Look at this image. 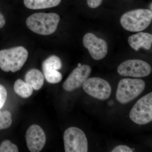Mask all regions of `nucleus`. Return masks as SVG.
Segmentation results:
<instances>
[{
  "instance_id": "obj_1",
  "label": "nucleus",
  "mask_w": 152,
  "mask_h": 152,
  "mask_svg": "<svg viewBox=\"0 0 152 152\" xmlns=\"http://www.w3.org/2000/svg\"><path fill=\"white\" fill-rule=\"evenodd\" d=\"M60 20L59 16L55 13H37L30 15L26 23L28 28L34 32L49 35L56 31Z\"/></svg>"
},
{
  "instance_id": "obj_2",
  "label": "nucleus",
  "mask_w": 152,
  "mask_h": 152,
  "mask_svg": "<svg viewBox=\"0 0 152 152\" xmlns=\"http://www.w3.org/2000/svg\"><path fill=\"white\" fill-rule=\"evenodd\" d=\"M152 12L147 9H137L123 14L120 23L124 29L136 32L144 31L151 23Z\"/></svg>"
},
{
  "instance_id": "obj_3",
  "label": "nucleus",
  "mask_w": 152,
  "mask_h": 152,
  "mask_svg": "<svg viewBox=\"0 0 152 152\" xmlns=\"http://www.w3.org/2000/svg\"><path fill=\"white\" fill-rule=\"evenodd\" d=\"M28 53L22 46L0 50V68L5 72H15L20 69L27 60Z\"/></svg>"
},
{
  "instance_id": "obj_4",
  "label": "nucleus",
  "mask_w": 152,
  "mask_h": 152,
  "mask_svg": "<svg viewBox=\"0 0 152 152\" xmlns=\"http://www.w3.org/2000/svg\"><path fill=\"white\" fill-rule=\"evenodd\" d=\"M145 87V82L141 79H122L118 84L116 93L117 100L122 104L128 103L140 96Z\"/></svg>"
},
{
  "instance_id": "obj_5",
  "label": "nucleus",
  "mask_w": 152,
  "mask_h": 152,
  "mask_svg": "<svg viewBox=\"0 0 152 152\" xmlns=\"http://www.w3.org/2000/svg\"><path fill=\"white\" fill-rule=\"evenodd\" d=\"M64 145L66 152H87L88 142L83 131L76 127H71L64 135Z\"/></svg>"
},
{
  "instance_id": "obj_6",
  "label": "nucleus",
  "mask_w": 152,
  "mask_h": 152,
  "mask_svg": "<svg viewBox=\"0 0 152 152\" xmlns=\"http://www.w3.org/2000/svg\"><path fill=\"white\" fill-rule=\"evenodd\" d=\"M131 120L138 125H145L152 121V93L145 95L133 106L130 112Z\"/></svg>"
},
{
  "instance_id": "obj_7",
  "label": "nucleus",
  "mask_w": 152,
  "mask_h": 152,
  "mask_svg": "<svg viewBox=\"0 0 152 152\" xmlns=\"http://www.w3.org/2000/svg\"><path fill=\"white\" fill-rule=\"evenodd\" d=\"M118 73L124 77L141 78L149 75L152 67L149 64L141 60H128L122 63L118 68Z\"/></svg>"
},
{
  "instance_id": "obj_8",
  "label": "nucleus",
  "mask_w": 152,
  "mask_h": 152,
  "mask_svg": "<svg viewBox=\"0 0 152 152\" xmlns=\"http://www.w3.org/2000/svg\"><path fill=\"white\" fill-rule=\"evenodd\" d=\"M85 92L93 97L105 100L110 96L112 88L110 83L99 77L87 79L83 85Z\"/></svg>"
},
{
  "instance_id": "obj_9",
  "label": "nucleus",
  "mask_w": 152,
  "mask_h": 152,
  "mask_svg": "<svg viewBox=\"0 0 152 152\" xmlns=\"http://www.w3.org/2000/svg\"><path fill=\"white\" fill-rule=\"evenodd\" d=\"M83 44L88 49L94 59L99 61L104 58L108 53V46L104 40L98 38L91 33L86 34L83 38Z\"/></svg>"
},
{
  "instance_id": "obj_10",
  "label": "nucleus",
  "mask_w": 152,
  "mask_h": 152,
  "mask_svg": "<svg viewBox=\"0 0 152 152\" xmlns=\"http://www.w3.org/2000/svg\"><path fill=\"white\" fill-rule=\"evenodd\" d=\"M91 69L88 65L79 64L66 79L63 85V88L68 92L72 91L83 86L89 77Z\"/></svg>"
},
{
  "instance_id": "obj_11",
  "label": "nucleus",
  "mask_w": 152,
  "mask_h": 152,
  "mask_svg": "<svg viewBox=\"0 0 152 152\" xmlns=\"http://www.w3.org/2000/svg\"><path fill=\"white\" fill-rule=\"evenodd\" d=\"M26 139L27 146L31 152L41 151L45 147L46 140L43 129L36 124L32 125L28 129Z\"/></svg>"
},
{
  "instance_id": "obj_12",
  "label": "nucleus",
  "mask_w": 152,
  "mask_h": 152,
  "mask_svg": "<svg viewBox=\"0 0 152 152\" xmlns=\"http://www.w3.org/2000/svg\"><path fill=\"white\" fill-rule=\"evenodd\" d=\"M128 41L135 50L138 51L141 48L149 50L152 46V35L149 33L140 32L129 37Z\"/></svg>"
},
{
  "instance_id": "obj_13",
  "label": "nucleus",
  "mask_w": 152,
  "mask_h": 152,
  "mask_svg": "<svg viewBox=\"0 0 152 152\" xmlns=\"http://www.w3.org/2000/svg\"><path fill=\"white\" fill-rule=\"evenodd\" d=\"M45 77L43 74L37 69H33L28 71L25 76V81L31 85L33 89H40L44 84Z\"/></svg>"
},
{
  "instance_id": "obj_14",
  "label": "nucleus",
  "mask_w": 152,
  "mask_h": 152,
  "mask_svg": "<svg viewBox=\"0 0 152 152\" xmlns=\"http://www.w3.org/2000/svg\"><path fill=\"white\" fill-rule=\"evenodd\" d=\"M61 0H24L25 6L31 10H40L58 5Z\"/></svg>"
},
{
  "instance_id": "obj_15",
  "label": "nucleus",
  "mask_w": 152,
  "mask_h": 152,
  "mask_svg": "<svg viewBox=\"0 0 152 152\" xmlns=\"http://www.w3.org/2000/svg\"><path fill=\"white\" fill-rule=\"evenodd\" d=\"M14 89L15 92L23 98L29 97L34 90L31 85L21 79H18L15 82Z\"/></svg>"
},
{
  "instance_id": "obj_16",
  "label": "nucleus",
  "mask_w": 152,
  "mask_h": 152,
  "mask_svg": "<svg viewBox=\"0 0 152 152\" xmlns=\"http://www.w3.org/2000/svg\"><path fill=\"white\" fill-rule=\"evenodd\" d=\"M45 79L50 83L56 84L62 79V75L55 68L42 67Z\"/></svg>"
},
{
  "instance_id": "obj_17",
  "label": "nucleus",
  "mask_w": 152,
  "mask_h": 152,
  "mask_svg": "<svg viewBox=\"0 0 152 152\" xmlns=\"http://www.w3.org/2000/svg\"><path fill=\"white\" fill-rule=\"evenodd\" d=\"M42 67H50L59 70L62 67V63L58 57L53 55L49 57L44 61L42 64Z\"/></svg>"
},
{
  "instance_id": "obj_18",
  "label": "nucleus",
  "mask_w": 152,
  "mask_h": 152,
  "mask_svg": "<svg viewBox=\"0 0 152 152\" xmlns=\"http://www.w3.org/2000/svg\"><path fill=\"white\" fill-rule=\"evenodd\" d=\"M12 114L8 111H0V130L8 129L12 125Z\"/></svg>"
},
{
  "instance_id": "obj_19",
  "label": "nucleus",
  "mask_w": 152,
  "mask_h": 152,
  "mask_svg": "<svg viewBox=\"0 0 152 152\" xmlns=\"http://www.w3.org/2000/svg\"><path fill=\"white\" fill-rule=\"evenodd\" d=\"M18 151L16 145L9 140L4 141L0 145V152H18Z\"/></svg>"
},
{
  "instance_id": "obj_20",
  "label": "nucleus",
  "mask_w": 152,
  "mask_h": 152,
  "mask_svg": "<svg viewBox=\"0 0 152 152\" xmlns=\"http://www.w3.org/2000/svg\"><path fill=\"white\" fill-rule=\"evenodd\" d=\"M7 96V92L5 87L0 85V109L4 105Z\"/></svg>"
},
{
  "instance_id": "obj_21",
  "label": "nucleus",
  "mask_w": 152,
  "mask_h": 152,
  "mask_svg": "<svg viewBox=\"0 0 152 152\" xmlns=\"http://www.w3.org/2000/svg\"><path fill=\"white\" fill-rule=\"evenodd\" d=\"M134 150L125 145H120L115 147L112 152H132Z\"/></svg>"
},
{
  "instance_id": "obj_22",
  "label": "nucleus",
  "mask_w": 152,
  "mask_h": 152,
  "mask_svg": "<svg viewBox=\"0 0 152 152\" xmlns=\"http://www.w3.org/2000/svg\"><path fill=\"white\" fill-rule=\"evenodd\" d=\"M87 4L91 8H96L101 5L103 0H87Z\"/></svg>"
},
{
  "instance_id": "obj_23",
  "label": "nucleus",
  "mask_w": 152,
  "mask_h": 152,
  "mask_svg": "<svg viewBox=\"0 0 152 152\" xmlns=\"http://www.w3.org/2000/svg\"><path fill=\"white\" fill-rule=\"evenodd\" d=\"M6 23V19L2 14L0 12V29L4 26Z\"/></svg>"
}]
</instances>
